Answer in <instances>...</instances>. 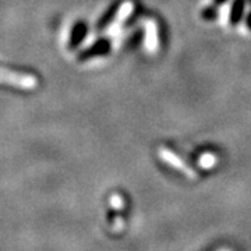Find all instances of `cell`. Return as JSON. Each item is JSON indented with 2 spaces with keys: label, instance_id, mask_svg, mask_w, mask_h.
<instances>
[{
  "label": "cell",
  "instance_id": "1",
  "mask_svg": "<svg viewBox=\"0 0 251 251\" xmlns=\"http://www.w3.org/2000/svg\"><path fill=\"white\" fill-rule=\"evenodd\" d=\"M158 155H159V158H161L165 163H168V165L172 166L173 169L181 172L183 175H186L190 179H196V177H197V173L193 171L187 163L180 158L179 155L172 152L171 150H168V148H159Z\"/></svg>",
  "mask_w": 251,
  "mask_h": 251
},
{
  "label": "cell",
  "instance_id": "2",
  "mask_svg": "<svg viewBox=\"0 0 251 251\" xmlns=\"http://www.w3.org/2000/svg\"><path fill=\"white\" fill-rule=\"evenodd\" d=\"M0 78L11 82L13 85H18L21 88H34L36 84L35 77L27 75V74H17V73L9 72L0 67Z\"/></svg>",
  "mask_w": 251,
  "mask_h": 251
},
{
  "label": "cell",
  "instance_id": "3",
  "mask_svg": "<svg viewBox=\"0 0 251 251\" xmlns=\"http://www.w3.org/2000/svg\"><path fill=\"white\" fill-rule=\"evenodd\" d=\"M145 48L148 53H156L159 48V38H158V24L155 20L145 21Z\"/></svg>",
  "mask_w": 251,
  "mask_h": 251
},
{
  "label": "cell",
  "instance_id": "4",
  "mask_svg": "<svg viewBox=\"0 0 251 251\" xmlns=\"http://www.w3.org/2000/svg\"><path fill=\"white\" fill-rule=\"evenodd\" d=\"M133 9H134V3H133V1H130V0L125 1V3L120 6V9H119V11H117L116 17H115V20L112 21V24L109 25V29H108L109 34L116 32L117 29L120 28V25H122L126 20L128 18V16L131 14Z\"/></svg>",
  "mask_w": 251,
  "mask_h": 251
},
{
  "label": "cell",
  "instance_id": "5",
  "mask_svg": "<svg viewBox=\"0 0 251 251\" xmlns=\"http://www.w3.org/2000/svg\"><path fill=\"white\" fill-rule=\"evenodd\" d=\"M198 165L202 168V169H212L216 165V156L212 152H205L202 153L200 158H198Z\"/></svg>",
  "mask_w": 251,
  "mask_h": 251
},
{
  "label": "cell",
  "instance_id": "6",
  "mask_svg": "<svg viewBox=\"0 0 251 251\" xmlns=\"http://www.w3.org/2000/svg\"><path fill=\"white\" fill-rule=\"evenodd\" d=\"M110 205H112V208H113L115 211H122L123 206H125V201H123L122 196H120V194H113V196L110 197Z\"/></svg>",
  "mask_w": 251,
  "mask_h": 251
},
{
  "label": "cell",
  "instance_id": "7",
  "mask_svg": "<svg viewBox=\"0 0 251 251\" xmlns=\"http://www.w3.org/2000/svg\"><path fill=\"white\" fill-rule=\"evenodd\" d=\"M242 10H243V0H240V1H237L236 4H234V7H233V21L236 23L237 20H239V14L242 13Z\"/></svg>",
  "mask_w": 251,
  "mask_h": 251
},
{
  "label": "cell",
  "instance_id": "8",
  "mask_svg": "<svg viewBox=\"0 0 251 251\" xmlns=\"http://www.w3.org/2000/svg\"><path fill=\"white\" fill-rule=\"evenodd\" d=\"M123 226H125L123 219H122V218H116V221H115V230H122Z\"/></svg>",
  "mask_w": 251,
  "mask_h": 251
},
{
  "label": "cell",
  "instance_id": "9",
  "mask_svg": "<svg viewBox=\"0 0 251 251\" xmlns=\"http://www.w3.org/2000/svg\"><path fill=\"white\" fill-rule=\"evenodd\" d=\"M219 251H232V250H229V249H222V250H219Z\"/></svg>",
  "mask_w": 251,
  "mask_h": 251
}]
</instances>
